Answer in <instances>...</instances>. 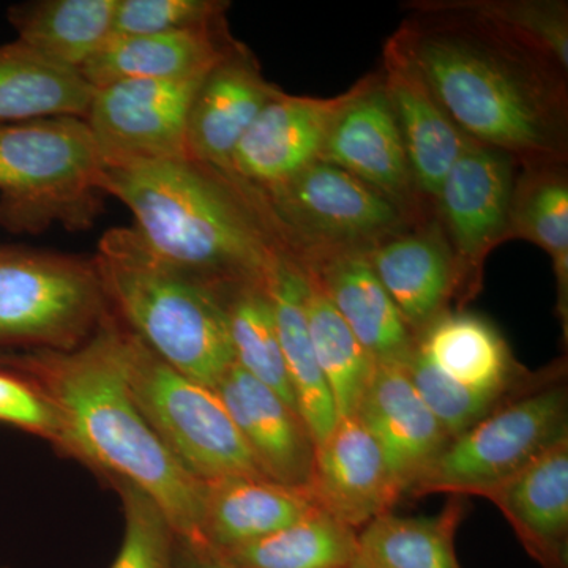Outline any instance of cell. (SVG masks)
<instances>
[{"label":"cell","instance_id":"1","mask_svg":"<svg viewBox=\"0 0 568 568\" xmlns=\"http://www.w3.org/2000/svg\"><path fill=\"white\" fill-rule=\"evenodd\" d=\"M132 332L110 310L77 349L0 354V364L31 377L61 424L58 452L108 484L126 481L162 508L183 541L200 544L203 480L186 473L163 446L129 388Z\"/></svg>","mask_w":568,"mask_h":568},{"label":"cell","instance_id":"2","mask_svg":"<svg viewBox=\"0 0 568 568\" xmlns=\"http://www.w3.org/2000/svg\"><path fill=\"white\" fill-rule=\"evenodd\" d=\"M454 9L463 17L413 22L392 43L470 141L530 163L558 155L566 104L549 71L558 63L504 26Z\"/></svg>","mask_w":568,"mask_h":568},{"label":"cell","instance_id":"3","mask_svg":"<svg viewBox=\"0 0 568 568\" xmlns=\"http://www.w3.org/2000/svg\"><path fill=\"white\" fill-rule=\"evenodd\" d=\"M103 189L132 212L153 252L222 294L265 286L287 248L260 190L211 164L181 159L106 168Z\"/></svg>","mask_w":568,"mask_h":568},{"label":"cell","instance_id":"4","mask_svg":"<svg viewBox=\"0 0 568 568\" xmlns=\"http://www.w3.org/2000/svg\"><path fill=\"white\" fill-rule=\"evenodd\" d=\"M112 315L160 361L215 388L234 365L224 297L164 261L134 227H114L92 257Z\"/></svg>","mask_w":568,"mask_h":568},{"label":"cell","instance_id":"5","mask_svg":"<svg viewBox=\"0 0 568 568\" xmlns=\"http://www.w3.org/2000/svg\"><path fill=\"white\" fill-rule=\"evenodd\" d=\"M104 164L84 119L0 125V226L40 234L88 230L102 212Z\"/></svg>","mask_w":568,"mask_h":568},{"label":"cell","instance_id":"6","mask_svg":"<svg viewBox=\"0 0 568 568\" xmlns=\"http://www.w3.org/2000/svg\"><path fill=\"white\" fill-rule=\"evenodd\" d=\"M108 315L93 260L0 246V351L77 349Z\"/></svg>","mask_w":568,"mask_h":568},{"label":"cell","instance_id":"7","mask_svg":"<svg viewBox=\"0 0 568 568\" xmlns=\"http://www.w3.org/2000/svg\"><path fill=\"white\" fill-rule=\"evenodd\" d=\"M568 437L562 368L448 440L406 497L484 496Z\"/></svg>","mask_w":568,"mask_h":568},{"label":"cell","instance_id":"8","mask_svg":"<svg viewBox=\"0 0 568 568\" xmlns=\"http://www.w3.org/2000/svg\"><path fill=\"white\" fill-rule=\"evenodd\" d=\"M129 388L153 433L193 477H265L215 388L171 368L134 335Z\"/></svg>","mask_w":568,"mask_h":568},{"label":"cell","instance_id":"9","mask_svg":"<svg viewBox=\"0 0 568 568\" xmlns=\"http://www.w3.org/2000/svg\"><path fill=\"white\" fill-rule=\"evenodd\" d=\"M284 244L295 256H313L320 245L351 246L386 241L403 224L399 205L335 164H310L290 181L260 190ZM376 246V245H375Z\"/></svg>","mask_w":568,"mask_h":568},{"label":"cell","instance_id":"10","mask_svg":"<svg viewBox=\"0 0 568 568\" xmlns=\"http://www.w3.org/2000/svg\"><path fill=\"white\" fill-rule=\"evenodd\" d=\"M205 74L189 80H126L97 88L84 122L108 170L186 156V125Z\"/></svg>","mask_w":568,"mask_h":568},{"label":"cell","instance_id":"11","mask_svg":"<svg viewBox=\"0 0 568 568\" xmlns=\"http://www.w3.org/2000/svg\"><path fill=\"white\" fill-rule=\"evenodd\" d=\"M317 507L361 532L403 495L375 437L357 417H339L317 444L308 484Z\"/></svg>","mask_w":568,"mask_h":568},{"label":"cell","instance_id":"12","mask_svg":"<svg viewBox=\"0 0 568 568\" xmlns=\"http://www.w3.org/2000/svg\"><path fill=\"white\" fill-rule=\"evenodd\" d=\"M347 97L320 100L280 92L239 142L231 174L256 190H267L320 162Z\"/></svg>","mask_w":568,"mask_h":568},{"label":"cell","instance_id":"13","mask_svg":"<svg viewBox=\"0 0 568 568\" xmlns=\"http://www.w3.org/2000/svg\"><path fill=\"white\" fill-rule=\"evenodd\" d=\"M321 160L361 179L396 205L409 197L416 185L383 82L364 81L349 92Z\"/></svg>","mask_w":568,"mask_h":568},{"label":"cell","instance_id":"14","mask_svg":"<svg viewBox=\"0 0 568 568\" xmlns=\"http://www.w3.org/2000/svg\"><path fill=\"white\" fill-rule=\"evenodd\" d=\"M514 196V156L470 142L448 171L437 196L457 250L458 275L462 263L474 271L506 234Z\"/></svg>","mask_w":568,"mask_h":568},{"label":"cell","instance_id":"15","mask_svg":"<svg viewBox=\"0 0 568 568\" xmlns=\"http://www.w3.org/2000/svg\"><path fill=\"white\" fill-rule=\"evenodd\" d=\"M252 55L233 44L205 73L186 125V156L231 173L239 142L265 104L278 95Z\"/></svg>","mask_w":568,"mask_h":568},{"label":"cell","instance_id":"16","mask_svg":"<svg viewBox=\"0 0 568 568\" xmlns=\"http://www.w3.org/2000/svg\"><path fill=\"white\" fill-rule=\"evenodd\" d=\"M355 417L375 437L403 497L450 440L403 364L376 366Z\"/></svg>","mask_w":568,"mask_h":568},{"label":"cell","instance_id":"17","mask_svg":"<svg viewBox=\"0 0 568 568\" xmlns=\"http://www.w3.org/2000/svg\"><path fill=\"white\" fill-rule=\"evenodd\" d=\"M261 473L290 487H308L316 444L297 410L233 365L215 387Z\"/></svg>","mask_w":568,"mask_h":568},{"label":"cell","instance_id":"18","mask_svg":"<svg viewBox=\"0 0 568 568\" xmlns=\"http://www.w3.org/2000/svg\"><path fill=\"white\" fill-rule=\"evenodd\" d=\"M373 361L405 364L417 336L379 282L365 252H336L301 260Z\"/></svg>","mask_w":568,"mask_h":568},{"label":"cell","instance_id":"19","mask_svg":"<svg viewBox=\"0 0 568 568\" xmlns=\"http://www.w3.org/2000/svg\"><path fill=\"white\" fill-rule=\"evenodd\" d=\"M540 568H568V437L484 496Z\"/></svg>","mask_w":568,"mask_h":568},{"label":"cell","instance_id":"20","mask_svg":"<svg viewBox=\"0 0 568 568\" xmlns=\"http://www.w3.org/2000/svg\"><path fill=\"white\" fill-rule=\"evenodd\" d=\"M317 508L308 487L265 477L203 480L197 545L230 551L272 536Z\"/></svg>","mask_w":568,"mask_h":568},{"label":"cell","instance_id":"21","mask_svg":"<svg viewBox=\"0 0 568 568\" xmlns=\"http://www.w3.org/2000/svg\"><path fill=\"white\" fill-rule=\"evenodd\" d=\"M386 69L384 91L394 108L414 185L437 200L448 171L474 141L452 122L394 43L387 47Z\"/></svg>","mask_w":568,"mask_h":568},{"label":"cell","instance_id":"22","mask_svg":"<svg viewBox=\"0 0 568 568\" xmlns=\"http://www.w3.org/2000/svg\"><path fill=\"white\" fill-rule=\"evenodd\" d=\"M306 286L308 282L304 264L290 248L283 250L276 257L265 287L274 310L295 405L317 446L331 435L339 417L310 338Z\"/></svg>","mask_w":568,"mask_h":568},{"label":"cell","instance_id":"23","mask_svg":"<svg viewBox=\"0 0 568 568\" xmlns=\"http://www.w3.org/2000/svg\"><path fill=\"white\" fill-rule=\"evenodd\" d=\"M233 44L223 28L111 36L80 71L95 89L126 80H189L207 73Z\"/></svg>","mask_w":568,"mask_h":568},{"label":"cell","instance_id":"24","mask_svg":"<svg viewBox=\"0 0 568 568\" xmlns=\"http://www.w3.org/2000/svg\"><path fill=\"white\" fill-rule=\"evenodd\" d=\"M365 254L416 336L446 315L448 302L459 291V275L455 260L435 237L398 235Z\"/></svg>","mask_w":568,"mask_h":568},{"label":"cell","instance_id":"25","mask_svg":"<svg viewBox=\"0 0 568 568\" xmlns=\"http://www.w3.org/2000/svg\"><path fill=\"white\" fill-rule=\"evenodd\" d=\"M416 346L444 375L474 390H515L541 375L519 366L499 332L469 313L437 317Z\"/></svg>","mask_w":568,"mask_h":568},{"label":"cell","instance_id":"26","mask_svg":"<svg viewBox=\"0 0 568 568\" xmlns=\"http://www.w3.org/2000/svg\"><path fill=\"white\" fill-rule=\"evenodd\" d=\"M95 88L21 41L0 47V125L50 118L85 119Z\"/></svg>","mask_w":568,"mask_h":568},{"label":"cell","instance_id":"27","mask_svg":"<svg viewBox=\"0 0 568 568\" xmlns=\"http://www.w3.org/2000/svg\"><path fill=\"white\" fill-rule=\"evenodd\" d=\"M119 0H37L11 7L18 41L80 71L112 36Z\"/></svg>","mask_w":568,"mask_h":568},{"label":"cell","instance_id":"28","mask_svg":"<svg viewBox=\"0 0 568 568\" xmlns=\"http://www.w3.org/2000/svg\"><path fill=\"white\" fill-rule=\"evenodd\" d=\"M466 511L462 496H450L435 515L388 511L358 532L361 559L372 568H463L455 538Z\"/></svg>","mask_w":568,"mask_h":568},{"label":"cell","instance_id":"29","mask_svg":"<svg viewBox=\"0 0 568 568\" xmlns=\"http://www.w3.org/2000/svg\"><path fill=\"white\" fill-rule=\"evenodd\" d=\"M220 555L237 568H349L361 547L357 530L317 508L272 536Z\"/></svg>","mask_w":568,"mask_h":568},{"label":"cell","instance_id":"30","mask_svg":"<svg viewBox=\"0 0 568 568\" xmlns=\"http://www.w3.org/2000/svg\"><path fill=\"white\" fill-rule=\"evenodd\" d=\"M305 268V265H304ZM306 320L317 365L338 417H353L376 372V362L358 343L315 278L306 271Z\"/></svg>","mask_w":568,"mask_h":568},{"label":"cell","instance_id":"31","mask_svg":"<svg viewBox=\"0 0 568 568\" xmlns=\"http://www.w3.org/2000/svg\"><path fill=\"white\" fill-rule=\"evenodd\" d=\"M223 297L234 364L297 410L267 287L250 284L227 291Z\"/></svg>","mask_w":568,"mask_h":568},{"label":"cell","instance_id":"32","mask_svg":"<svg viewBox=\"0 0 568 568\" xmlns=\"http://www.w3.org/2000/svg\"><path fill=\"white\" fill-rule=\"evenodd\" d=\"M511 224L519 234L551 254L558 278L559 313L567 324L568 183L562 174L537 175L525 192H515Z\"/></svg>","mask_w":568,"mask_h":568},{"label":"cell","instance_id":"33","mask_svg":"<svg viewBox=\"0 0 568 568\" xmlns=\"http://www.w3.org/2000/svg\"><path fill=\"white\" fill-rule=\"evenodd\" d=\"M403 365L418 395L446 429L450 439L462 435L510 399L544 383L558 369L549 368V372L541 373L529 386L515 388V390H474L444 375L417 349V346Z\"/></svg>","mask_w":568,"mask_h":568},{"label":"cell","instance_id":"34","mask_svg":"<svg viewBox=\"0 0 568 568\" xmlns=\"http://www.w3.org/2000/svg\"><path fill=\"white\" fill-rule=\"evenodd\" d=\"M121 495L125 530L111 568H175L178 534L162 508L140 488L115 481Z\"/></svg>","mask_w":568,"mask_h":568},{"label":"cell","instance_id":"35","mask_svg":"<svg viewBox=\"0 0 568 568\" xmlns=\"http://www.w3.org/2000/svg\"><path fill=\"white\" fill-rule=\"evenodd\" d=\"M227 3L216 0H119L112 36L222 28Z\"/></svg>","mask_w":568,"mask_h":568},{"label":"cell","instance_id":"36","mask_svg":"<svg viewBox=\"0 0 568 568\" xmlns=\"http://www.w3.org/2000/svg\"><path fill=\"white\" fill-rule=\"evenodd\" d=\"M517 33L523 40L544 52L560 69L568 65V33L566 10L552 3H484L466 7Z\"/></svg>","mask_w":568,"mask_h":568},{"label":"cell","instance_id":"37","mask_svg":"<svg viewBox=\"0 0 568 568\" xmlns=\"http://www.w3.org/2000/svg\"><path fill=\"white\" fill-rule=\"evenodd\" d=\"M0 424L48 440L61 447V424L48 396L31 377L0 364Z\"/></svg>","mask_w":568,"mask_h":568},{"label":"cell","instance_id":"38","mask_svg":"<svg viewBox=\"0 0 568 568\" xmlns=\"http://www.w3.org/2000/svg\"><path fill=\"white\" fill-rule=\"evenodd\" d=\"M175 568H237L215 549L205 545L189 544L178 537Z\"/></svg>","mask_w":568,"mask_h":568},{"label":"cell","instance_id":"39","mask_svg":"<svg viewBox=\"0 0 568 568\" xmlns=\"http://www.w3.org/2000/svg\"><path fill=\"white\" fill-rule=\"evenodd\" d=\"M349 568H372V567H369L368 564L365 562V560H362L361 555H358V559L355 560L353 566H351Z\"/></svg>","mask_w":568,"mask_h":568},{"label":"cell","instance_id":"40","mask_svg":"<svg viewBox=\"0 0 568 568\" xmlns=\"http://www.w3.org/2000/svg\"><path fill=\"white\" fill-rule=\"evenodd\" d=\"M0 568H7V567H0Z\"/></svg>","mask_w":568,"mask_h":568}]
</instances>
